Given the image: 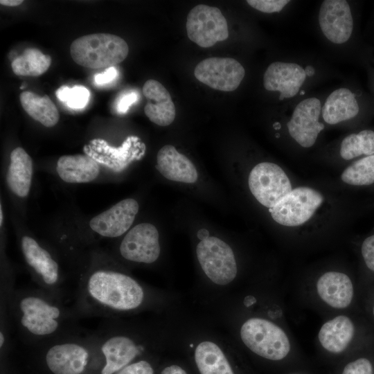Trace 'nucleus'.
<instances>
[{
  "instance_id": "obj_12",
  "label": "nucleus",
  "mask_w": 374,
  "mask_h": 374,
  "mask_svg": "<svg viewBox=\"0 0 374 374\" xmlns=\"http://www.w3.org/2000/svg\"><path fill=\"white\" fill-rule=\"evenodd\" d=\"M194 75L197 80L211 88L232 91L240 84L245 75L242 65L231 57H208L199 62Z\"/></svg>"
},
{
  "instance_id": "obj_35",
  "label": "nucleus",
  "mask_w": 374,
  "mask_h": 374,
  "mask_svg": "<svg viewBox=\"0 0 374 374\" xmlns=\"http://www.w3.org/2000/svg\"><path fill=\"white\" fill-rule=\"evenodd\" d=\"M361 252L366 267L374 271V235L367 237L364 240Z\"/></svg>"
},
{
  "instance_id": "obj_30",
  "label": "nucleus",
  "mask_w": 374,
  "mask_h": 374,
  "mask_svg": "<svg viewBox=\"0 0 374 374\" xmlns=\"http://www.w3.org/2000/svg\"><path fill=\"white\" fill-rule=\"evenodd\" d=\"M343 182L352 186H368L374 184V154L359 159L342 172Z\"/></svg>"
},
{
  "instance_id": "obj_3",
  "label": "nucleus",
  "mask_w": 374,
  "mask_h": 374,
  "mask_svg": "<svg viewBox=\"0 0 374 374\" xmlns=\"http://www.w3.org/2000/svg\"><path fill=\"white\" fill-rule=\"evenodd\" d=\"M149 332L118 318L103 319L93 330L96 344L94 374H115L143 357L154 344Z\"/></svg>"
},
{
  "instance_id": "obj_39",
  "label": "nucleus",
  "mask_w": 374,
  "mask_h": 374,
  "mask_svg": "<svg viewBox=\"0 0 374 374\" xmlns=\"http://www.w3.org/2000/svg\"><path fill=\"white\" fill-rule=\"evenodd\" d=\"M24 2L22 0H1L0 3L2 6L14 7L21 4Z\"/></svg>"
},
{
  "instance_id": "obj_22",
  "label": "nucleus",
  "mask_w": 374,
  "mask_h": 374,
  "mask_svg": "<svg viewBox=\"0 0 374 374\" xmlns=\"http://www.w3.org/2000/svg\"><path fill=\"white\" fill-rule=\"evenodd\" d=\"M56 170L65 182L78 184L94 180L99 175L97 161L88 155H63L57 161Z\"/></svg>"
},
{
  "instance_id": "obj_38",
  "label": "nucleus",
  "mask_w": 374,
  "mask_h": 374,
  "mask_svg": "<svg viewBox=\"0 0 374 374\" xmlns=\"http://www.w3.org/2000/svg\"><path fill=\"white\" fill-rule=\"evenodd\" d=\"M161 374H188L187 372L180 366L172 364L166 366L162 371Z\"/></svg>"
},
{
  "instance_id": "obj_34",
  "label": "nucleus",
  "mask_w": 374,
  "mask_h": 374,
  "mask_svg": "<svg viewBox=\"0 0 374 374\" xmlns=\"http://www.w3.org/2000/svg\"><path fill=\"white\" fill-rule=\"evenodd\" d=\"M342 374H373V366L366 358H359L348 363Z\"/></svg>"
},
{
  "instance_id": "obj_26",
  "label": "nucleus",
  "mask_w": 374,
  "mask_h": 374,
  "mask_svg": "<svg viewBox=\"0 0 374 374\" xmlns=\"http://www.w3.org/2000/svg\"><path fill=\"white\" fill-rule=\"evenodd\" d=\"M194 358L200 374H235L221 348L211 341L200 342Z\"/></svg>"
},
{
  "instance_id": "obj_27",
  "label": "nucleus",
  "mask_w": 374,
  "mask_h": 374,
  "mask_svg": "<svg viewBox=\"0 0 374 374\" xmlns=\"http://www.w3.org/2000/svg\"><path fill=\"white\" fill-rule=\"evenodd\" d=\"M19 100L25 112L44 126L51 127L58 123L60 114L48 96H40L32 91H23Z\"/></svg>"
},
{
  "instance_id": "obj_11",
  "label": "nucleus",
  "mask_w": 374,
  "mask_h": 374,
  "mask_svg": "<svg viewBox=\"0 0 374 374\" xmlns=\"http://www.w3.org/2000/svg\"><path fill=\"white\" fill-rule=\"evenodd\" d=\"M186 27L190 40L203 48L211 47L229 35L227 21L220 10L204 4L190 10Z\"/></svg>"
},
{
  "instance_id": "obj_7",
  "label": "nucleus",
  "mask_w": 374,
  "mask_h": 374,
  "mask_svg": "<svg viewBox=\"0 0 374 374\" xmlns=\"http://www.w3.org/2000/svg\"><path fill=\"white\" fill-rule=\"evenodd\" d=\"M240 337L255 354L270 360H280L290 350L285 332L277 325L262 318H251L241 326Z\"/></svg>"
},
{
  "instance_id": "obj_28",
  "label": "nucleus",
  "mask_w": 374,
  "mask_h": 374,
  "mask_svg": "<svg viewBox=\"0 0 374 374\" xmlns=\"http://www.w3.org/2000/svg\"><path fill=\"white\" fill-rule=\"evenodd\" d=\"M51 57L35 48H26L22 55L13 60L11 64L15 75L39 76L50 67Z\"/></svg>"
},
{
  "instance_id": "obj_14",
  "label": "nucleus",
  "mask_w": 374,
  "mask_h": 374,
  "mask_svg": "<svg viewBox=\"0 0 374 374\" xmlns=\"http://www.w3.org/2000/svg\"><path fill=\"white\" fill-rule=\"evenodd\" d=\"M321 109V101L315 97L305 98L295 107L287 127L291 137L301 146L312 147L324 129L319 121Z\"/></svg>"
},
{
  "instance_id": "obj_1",
  "label": "nucleus",
  "mask_w": 374,
  "mask_h": 374,
  "mask_svg": "<svg viewBox=\"0 0 374 374\" xmlns=\"http://www.w3.org/2000/svg\"><path fill=\"white\" fill-rule=\"evenodd\" d=\"M13 334L26 348L85 332L71 307L35 287L16 288L6 304Z\"/></svg>"
},
{
  "instance_id": "obj_43",
  "label": "nucleus",
  "mask_w": 374,
  "mask_h": 374,
  "mask_svg": "<svg viewBox=\"0 0 374 374\" xmlns=\"http://www.w3.org/2000/svg\"><path fill=\"white\" fill-rule=\"evenodd\" d=\"M373 316H374V307H373Z\"/></svg>"
},
{
  "instance_id": "obj_10",
  "label": "nucleus",
  "mask_w": 374,
  "mask_h": 374,
  "mask_svg": "<svg viewBox=\"0 0 374 374\" xmlns=\"http://www.w3.org/2000/svg\"><path fill=\"white\" fill-rule=\"evenodd\" d=\"M248 184L253 197L269 209L292 190L290 180L284 170L271 162L256 165L249 173Z\"/></svg>"
},
{
  "instance_id": "obj_19",
  "label": "nucleus",
  "mask_w": 374,
  "mask_h": 374,
  "mask_svg": "<svg viewBox=\"0 0 374 374\" xmlns=\"http://www.w3.org/2000/svg\"><path fill=\"white\" fill-rule=\"evenodd\" d=\"M142 91L147 99L144 112L150 121L159 126L170 125L175 118V106L169 91L156 80H148Z\"/></svg>"
},
{
  "instance_id": "obj_37",
  "label": "nucleus",
  "mask_w": 374,
  "mask_h": 374,
  "mask_svg": "<svg viewBox=\"0 0 374 374\" xmlns=\"http://www.w3.org/2000/svg\"><path fill=\"white\" fill-rule=\"evenodd\" d=\"M118 75V71L114 66L106 69L103 72L94 76V82L97 85H104L113 82Z\"/></svg>"
},
{
  "instance_id": "obj_36",
  "label": "nucleus",
  "mask_w": 374,
  "mask_h": 374,
  "mask_svg": "<svg viewBox=\"0 0 374 374\" xmlns=\"http://www.w3.org/2000/svg\"><path fill=\"white\" fill-rule=\"evenodd\" d=\"M139 98V94L135 91H129L123 93L117 100L116 110L118 113L125 114L130 107L135 103Z\"/></svg>"
},
{
  "instance_id": "obj_4",
  "label": "nucleus",
  "mask_w": 374,
  "mask_h": 374,
  "mask_svg": "<svg viewBox=\"0 0 374 374\" xmlns=\"http://www.w3.org/2000/svg\"><path fill=\"white\" fill-rule=\"evenodd\" d=\"M96 346L93 330H87L24 348L29 353L34 374H94Z\"/></svg>"
},
{
  "instance_id": "obj_17",
  "label": "nucleus",
  "mask_w": 374,
  "mask_h": 374,
  "mask_svg": "<svg viewBox=\"0 0 374 374\" xmlns=\"http://www.w3.org/2000/svg\"><path fill=\"white\" fill-rule=\"evenodd\" d=\"M306 78L305 69L296 63L275 62L263 75V86L270 91H278L280 100L295 96Z\"/></svg>"
},
{
  "instance_id": "obj_42",
  "label": "nucleus",
  "mask_w": 374,
  "mask_h": 374,
  "mask_svg": "<svg viewBox=\"0 0 374 374\" xmlns=\"http://www.w3.org/2000/svg\"><path fill=\"white\" fill-rule=\"evenodd\" d=\"M3 219V212H2V207L1 205V207H0V224L1 226H2Z\"/></svg>"
},
{
  "instance_id": "obj_31",
  "label": "nucleus",
  "mask_w": 374,
  "mask_h": 374,
  "mask_svg": "<svg viewBox=\"0 0 374 374\" xmlns=\"http://www.w3.org/2000/svg\"><path fill=\"white\" fill-rule=\"evenodd\" d=\"M57 98L73 109H81L88 104L90 92L83 86H62L56 91Z\"/></svg>"
},
{
  "instance_id": "obj_33",
  "label": "nucleus",
  "mask_w": 374,
  "mask_h": 374,
  "mask_svg": "<svg viewBox=\"0 0 374 374\" xmlns=\"http://www.w3.org/2000/svg\"><path fill=\"white\" fill-rule=\"evenodd\" d=\"M290 2L287 0H248L247 3L253 8L265 13L280 12Z\"/></svg>"
},
{
  "instance_id": "obj_29",
  "label": "nucleus",
  "mask_w": 374,
  "mask_h": 374,
  "mask_svg": "<svg viewBox=\"0 0 374 374\" xmlns=\"http://www.w3.org/2000/svg\"><path fill=\"white\" fill-rule=\"evenodd\" d=\"M339 154L345 160L374 154V131L364 130L346 136L341 143Z\"/></svg>"
},
{
  "instance_id": "obj_16",
  "label": "nucleus",
  "mask_w": 374,
  "mask_h": 374,
  "mask_svg": "<svg viewBox=\"0 0 374 374\" xmlns=\"http://www.w3.org/2000/svg\"><path fill=\"white\" fill-rule=\"evenodd\" d=\"M138 211V202L127 198L93 217L89 222V226L101 236L117 238L130 228Z\"/></svg>"
},
{
  "instance_id": "obj_24",
  "label": "nucleus",
  "mask_w": 374,
  "mask_h": 374,
  "mask_svg": "<svg viewBox=\"0 0 374 374\" xmlns=\"http://www.w3.org/2000/svg\"><path fill=\"white\" fill-rule=\"evenodd\" d=\"M10 162L6 175L9 188L20 197H26L30 191L33 161L30 155L21 147L15 148L10 156Z\"/></svg>"
},
{
  "instance_id": "obj_23",
  "label": "nucleus",
  "mask_w": 374,
  "mask_h": 374,
  "mask_svg": "<svg viewBox=\"0 0 374 374\" xmlns=\"http://www.w3.org/2000/svg\"><path fill=\"white\" fill-rule=\"evenodd\" d=\"M359 112L355 94L347 88L333 91L326 98L321 109L323 121L335 125L355 118Z\"/></svg>"
},
{
  "instance_id": "obj_41",
  "label": "nucleus",
  "mask_w": 374,
  "mask_h": 374,
  "mask_svg": "<svg viewBox=\"0 0 374 374\" xmlns=\"http://www.w3.org/2000/svg\"><path fill=\"white\" fill-rule=\"evenodd\" d=\"M304 69H305L306 75H312L314 73V69L311 66H308Z\"/></svg>"
},
{
  "instance_id": "obj_40",
  "label": "nucleus",
  "mask_w": 374,
  "mask_h": 374,
  "mask_svg": "<svg viewBox=\"0 0 374 374\" xmlns=\"http://www.w3.org/2000/svg\"><path fill=\"white\" fill-rule=\"evenodd\" d=\"M197 236L202 240L208 238L209 234L206 229H200L197 233Z\"/></svg>"
},
{
  "instance_id": "obj_8",
  "label": "nucleus",
  "mask_w": 374,
  "mask_h": 374,
  "mask_svg": "<svg viewBox=\"0 0 374 374\" xmlns=\"http://www.w3.org/2000/svg\"><path fill=\"white\" fill-rule=\"evenodd\" d=\"M199 263L213 283L226 285L237 275V264L231 247L221 239L208 236L200 240L196 249Z\"/></svg>"
},
{
  "instance_id": "obj_13",
  "label": "nucleus",
  "mask_w": 374,
  "mask_h": 374,
  "mask_svg": "<svg viewBox=\"0 0 374 374\" xmlns=\"http://www.w3.org/2000/svg\"><path fill=\"white\" fill-rule=\"evenodd\" d=\"M118 251L125 260L135 263H154L161 253L157 229L150 223L136 225L123 238Z\"/></svg>"
},
{
  "instance_id": "obj_5",
  "label": "nucleus",
  "mask_w": 374,
  "mask_h": 374,
  "mask_svg": "<svg viewBox=\"0 0 374 374\" xmlns=\"http://www.w3.org/2000/svg\"><path fill=\"white\" fill-rule=\"evenodd\" d=\"M129 46L121 37L109 33H95L75 39L70 46L73 61L92 69H107L122 62Z\"/></svg>"
},
{
  "instance_id": "obj_44",
  "label": "nucleus",
  "mask_w": 374,
  "mask_h": 374,
  "mask_svg": "<svg viewBox=\"0 0 374 374\" xmlns=\"http://www.w3.org/2000/svg\"><path fill=\"white\" fill-rule=\"evenodd\" d=\"M33 374H34V373H33Z\"/></svg>"
},
{
  "instance_id": "obj_2",
  "label": "nucleus",
  "mask_w": 374,
  "mask_h": 374,
  "mask_svg": "<svg viewBox=\"0 0 374 374\" xmlns=\"http://www.w3.org/2000/svg\"><path fill=\"white\" fill-rule=\"evenodd\" d=\"M151 292L129 274L108 267H96L80 278L71 306L77 317L118 318L151 304Z\"/></svg>"
},
{
  "instance_id": "obj_6",
  "label": "nucleus",
  "mask_w": 374,
  "mask_h": 374,
  "mask_svg": "<svg viewBox=\"0 0 374 374\" xmlns=\"http://www.w3.org/2000/svg\"><path fill=\"white\" fill-rule=\"evenodd\" d=\"M21 249L38 288L65 303L68 294L58 262L35 239L24 235Z\"/></svg>"
},
{
  "instance_id": "obj_25",
  "label": "nucleus",
  "mask_w": 374,
  "mask_h": 374,
  "mask_svg": "<svg viewBox=\"0 0 374 374\" xmlns=\"http://www.w3.org/2000/svg\"><path fill=\"white\" fill-rule=\"evenodd\" d=\"M355 328L346 316L339 315L326 322L319 332L321 346L333 353L343 352L353 338Z\"/></svg>"
},
{
  "instance_id": "obj_21",
  "label": "nucleus",
  "mask_w": 374,
  "mask_h": 374,
  "mask_svg": "<svg viewBox=\"0 0 374 374\" xmlns=\"http://www.w3.org/2000/svg\"><path fill=\"white\" fill-rule=\"evenodd\" d=\"M317 291L320 298L335 308H347L353 297V286L345 274L328 271L319 277Z\"/></svg>"
},
{
  "instance_id": "obj_9",
  "label": "nucleus",
  "mask_w": 374,
  "mask_h": 374,
  "mask_svg": "<svg viewBox=\"0 0 374 374\" xmlns=\"http://www.w3.org/2000/svg\"><path fill=\"white\" fill-rule=\"evenodd\" d=\"M321 193L310 187H297L269 209L273 220L285 226H297L308 222L322 204Z\"/></svg>"
},
{
  "instance_id": "obj_32",
  "label": "nucleus",
  "mask_w": 374,
  "mask_h": 374,
  "mask_svg": "<svg viewBox=\"0 0 374 374\" xmlns=\"http://www.w3.org/2000/svg\"><path fill=\"white\" fill-rule=\"evenodd\" d=\"M154 364L148 357H142L132 362L115 374H154Z\"/></svg>"
},
{
  "instance_id": "obj_18",
  "label": "nucleus",
  "mask_w": 374,
  "mask_h": 374,
  "mask_svg": "<svg viewBox=\"0 0 374 374\" xmlns=\"http://www.w3.org/2000/svg\"><path fill=\"white\" fill-rule=\"evenodd\" d=\"M89 148L96 160L108 163L109 167L121 170L143 153L145 145L141 143L138 137L130 136L117 148L108 145L105 141L100 139L91 141Z\"/></svg>"
},
{
  "instance_id": "obj_20",
  "label": "nucleus",
  "mask_w": 374,
  "mask_h": 374,
  "mask_svg": "<svg viewBox=\"0 0 374 374\" xmlns=\"http://www.w3.org/2000/svg\"><path fill=\"white\" fill-rule=\"evenodd\" d=\"M156 168L164 177L171 181L193 184L198 179L193 162L171 145H166L159 150Z\"/></svg>"
},
{
  "instance_id": "obj_15",
  "label": "nucleus",
  "mask_w": 374,
  "mask_h": 374,
  "mask_svg": "<svg viewBox=\"0 0 374 374\" xmlns=\"http://www.w3.org/2000/svg\"><path fill=\"white\" fill-rule=\"evenodd\" d=\"M319 24L322 33L332 43L346 42L353 30L350 7L345 0H325L320 6Z\"/></svg>"
}]
</instances>
